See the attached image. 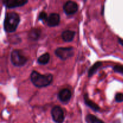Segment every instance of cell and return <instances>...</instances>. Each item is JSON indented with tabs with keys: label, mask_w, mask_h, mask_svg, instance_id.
I'll return each mask as SVG.
<instances>
[{
	"label": "cell",
	"mask_w": 123,
	"mask_h": 123,
	"mask_svg": "<svg viewBox=\"0 0 123 123\" xmlns=\"http://www.w3.org/2000/svg\"><path fill=\"white\" fill-rule=\"evenodd\" d=\"M30 79L32 84L37 88H43L48 86L53 80L52 74H42L36 71H32L30 75Z\"/></svg>",
	"instance_id": "1"
},
{
	"label": "cell",
	"mask_w": 123,
	"mask_h": 123,
	"mask_svg": "<svg viewBox=\"0 0 123 123\" xmlns=\"http://www.w3.org/2000/svg\"><path fill=\"white\" fill-rule=\"evenodd\" d=\"M20 16L15 12L6 14L4 21V29L7 32H13L16 31L20 22Z\"/></svg>",
	"instance_id": "2"
},
{
	"label": "cell",
	"mask_w": 123,
	"mask_h": 123,
	"mask_svg": "<svg viewBox=\"0 0 123 123\" xmlns=\"http://www.w3.org/2000/svg\"><path fill=\"white\" fill-rule=\"evenodd\" d=\"M10 61L16 67H20L26 63L28 59L19 50H13L10 54Z\"/></svg>",
	"instance_id": "3"
},
{
	"label": "cell",
	"mask_w": 123,
	"mask_h": 123,
	"mask_svg": "<svg viewBox=\"0 0 123 123\" xmlns=\"http://www.w3.org/2000/svg\"><path fill=\"white\" fill-rule=\"evenodd\" d=\"M55 54L61 60H66L74 55V49L69 48H58L55 50Z\"/></svg>",
	"instance_id": "4"
},
{
	"label": "cell",
	"mask_w": 123,
	"mask_h": 123,
	"mask_svg": "<svg viewBox=\"0 0 123 123\" xmlns=\"http://www.w3.org/2000/svg\"><path fill=\"white\" fill-rule=\"evenodd\" d=\"M51 115L53 120L56 123H62L64 120V112L59 106H55L52 109Z\"/></svg>",
	"instance_id": "5"
},
{
	"label": "cell",
	"mask_w": 123,
	"mask_h": 123,
	"mask_svg": "<svg viewBox=\"0 0 123 123\" xmlns=\"http://www.w3.org/2000/svg\"><path fill=\"white\" fill-rule=\"evenodd\" d=\"M63 10L67 15H72L78 10V5L74 1H67L64 4Z\"/></svg>",
	"instance_id": "6"
},
{
	"label": "cell",
	"mask_w": 123,
	"mask_h": 123,
	"mask_svg": "<svg viewBox=\"0 0 123 123\" xmlns=\"http://www.w3.org/2000/svg\"><path fill=\"white\" fill-rule=\"evenodd\" d=\"M28 1L27 0H3L2 3L7 8H13L24 6Z\"/></svg>",
	"instance_id": "7"
},
{
	"label": "cell",
	"mask_w": 123,
	"mask_h": 123,
	"mask_svg": "<svg viewBox=\"0 0 123 123\" xmlns=\"http://www.w3.org/2000/svg\"><path fill=\"white\" fill-rule=\"evenodd\" d=\"M58 96V98L61 102L67 103V102H69L71 97H72V92L68 89H62L59 92Z\"/></svg>",
	"instance_id": "8"
},
{
	"label": "cell",
	"mask_w": 123,
	"mask_h": 123,
	"mask_svg": "<svg viewBox=\"0 0 123 123\" xmlns=\"http://www.w3.org/2000/svg\"><path fill=\"white\" fill-rule=\"evenodd\" d=\"M60 16L58 13H50L48 16V20H47V24L50 27H54L60 24Z\"/></svg>",
	"instance_id": "9"
},
{
	"label": "cell",
	"mask_w": 123,
	"mask_h": 123,
	"mask_svg": "<svg viewBox=\"0 0 123 123\" xmlns=\"http://www.w3.org/2000/svg\"><path fill=\"white\" fill-rule=\"evenodd\" d=\"M76 32L73 31L71 30H66L63 31L61 34V37L63 40L66 42H72L74 38V36H75Z\"/></svg>",
	"instance_id": "10"
},
{
	"label": "cell",
	"mask_w": 123,
	"mask_h": 123,
	"mask_svg": "<svg viewBox=\"0 0 123 123\" xmlns=\"http://www.w3.org/2000/svg\"><path fill=\"white\" fill-rule=\"evenodd\" d=\"M84 102H85L86 105L90 107V108H91L94 111H98L100 110V107L96 103H94L93 101L89 99L87 94H85V96H84Z\"/></svg>",
	"instance_id": "11"
},
{
	"label": "cell",
	"mask_w": 123,
	"mask_h": 123,
	"mask_svg": "<svg viewBox=\"0 0 123 123\" xmlns=\"http://www.w3.org/2000/svg\"><path fill=\"white\" fill-rule=\"evenodd\" d=\"M41 34V30L38 28H32L28 33V37L32 40H37Z\"/></svg>",
	"instance_id": "12"
},
{
	"label": "cell",
	"mask_w": 123,
	"mask_h": 123,
	"mask_svg": "<svg viewBox=\"0 0 123 123\" xmlns=\"http://www.w3.org/2000/svg\"><path fill=\"white\" fill-rule=\"evenodd\" d=\"M49 60H50V55H49V53L46 52L45 54L42 55L41 56H40L38 58V59H37V62L39 64L45 65L48 63V62L49 61Z\"/></svg>",
	"instance_id": "13"
},
{
	"label": "cell",
	"mask_w": 123,
	"mask_h": 123,
	"mask_svg": "<svg viewBox=\"0 0 123 123\" xmlns=\"http://www.w3.org/2000/svg\"><path fill=\"white\" fill-rule=\"evenodd\" d=\"M86 123H105L102 120L92 114H88L85 118Z\"/></svg>",
	"instance_id": "14"
},
{
	"label": "cell",
	"mask_w": 123,
	"mask_h": 123,
	"mask_svg": "<svg viewBox=\"0 0 123 123\" xmlns=\"http://www.w3.org/2000/svg\"><path fill=\"white\" fill-rule=\"evenodd\" d=\"M102 65V62L98 61V62H96V63L94 64L93 66L90 68L88 71V76L91 77L98 70V68L100 67Z\"/></svg>",
	"instance_id": "15"
},
{
	"label": "cell",
	"mask_w": 123,
	"mask_h": 123,
	"mask_svg": "<svg viewBox=\"0 0 123 123\" xmlns=\"http://www.w3.org/2000/svg\"><path fill=\"white\" fill-rule=\"evenodd\" d=\"M48 17L46 12L43 11V12H41L39 13V15H38V20H42L43 22H45L48 20Z\"/></svg>",
	"instance_id": "16"
},
{
	"label": "cell",
	"mask_w": 123,
	"mask_h": 123,
	"mask_svg": "<svg viewBox=\"0 0 123 123\" xmlns=\"http://www.w3.org/2000/svg\"><path fill=\"white\" fill-rule=\"evenodd\" d=\"M114 72L117 73H120L123 74V66L121 65H116L113 67Z\"/></svg>",
	"instance_id": "17"
},
{
	"label": "cell",
	"mask_w": 123,
	"mask_h": 123,
	"mask_svg": "<svg viewBox=\"0 0 123 123\" xmlns=\"http://www.w3.org/2000/svg\"><path fill=\"white\" fill-rule=\"evenodd\" d=\"M115 101L118 103L123 102V94L121 92H117L115 96Z\"/></svg>",
	"instance_id": "18"
},
{
	"label": "cell",
	"mask_w": 123,
	"mask_h": 123,
	"mask_svg": "<svg viewBox=\"0 0 123 123\" xmlns=\"http://www.w3.org/2000/svg\"><path fill=\"white\" fill-rule=\"evenodd\" d=\"M118 43H120V44H121V45H122L123 46V39H121V38H118Z\"/></svg>",
	"instance_id": "19"
}]
</instances>
